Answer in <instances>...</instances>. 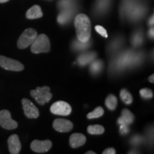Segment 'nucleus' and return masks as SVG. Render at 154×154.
<instances>
[{
    "instance_id": "1",
    "label": "nucleus",
    "mask_w": 154,
    "mask_h": 154,
    "mask_svg": "<svg viewBox=\"0 0 154 154\" xmlns=\"http://www.w3.org/2000/svg\"><path fill=\"white\" fill-rule=\"evenodd\" d=\"M74 26L79 41L82 42L89 41L91 34V24L87 15L77 14L74 20Z\"/></svg>"
},
{
    "instance_id": "2",
    "label": "nucleus",
    "mask_w": 154,
    "mask_h": 154,
    "mask_svg": "<svg viewBox=\"0 0 154 154\" xmlns=\"http://www.w3.org/2000/svg\"><path fill=\"white\" fill-rule=\"evenodd\" d=\"M31 45V51L34 54L48 53L50 51L49 38L46 34H42L37 36Z\"/></svg>"
},
{
    "instance_id": "3",
    "label": "nucleus",
    "mask_w": 154,
    "mask_h": 154,
    "mask_svg": "<svg viewBox=\"0 0 154 154\" xmlns=\"http://www.w3.org/2000/svg\"><path fill=\"white\" fill-rule=\"evenodd\" d=\"M36 37H37V32L34 29H26L19 38L17 42V47L20 49H26L33 43Z\"/></svg>"
},
{
    "instance_id": "4",
    "label": "nucleus",
    "mask_w": 154,
    "mask_h": 154,
    "mask_svg": "<svg viewBox=\"0 0 154 154\" xmlns=\"http://www.w3.org/2000/svg\"><path fill=\"white\" fill-rule=\"evenodd\" d=\"M31 96L36 100L38 104L44 105L49 102L52 98V94L50 93V88L49 86L37 87L36 89L31 91Z\"/></svg>"
},
{
    "instance_id": "5",
    "label": "nucleus",
    "mask_w": 154,
    "mask_h": 154,
    "mask_svg": "<svg viewBox=\"0 0 154 154\" xmlns=\"http://www.w3.org/2000/svg\"><path fill=\"white\" fill-rule=\"evenodd\" d=\"M0 66L11 72H21L24 69V66L21 62L5 56H0Z\"/></svg>"
},
{
    "instance_id": "6",
    "label": "nucleus",
    "mask_w": 154,
    "mask_h": 154,
    "mask_svg": "<svg viewBox=\"0 0 154 154\" xmlns=\"http://www.w3.org/2000/svg\"><path fill=\"white\" fill-rule=\"evenodd\" d=\"M0 126L7 130H13L17 128L18 124L11 119V113L8 110L0 111Z\"/></svg>"
},
{
    "instance_id": "7",
    "label": "nucleus",
    "mask_w": 154,
    "mask_h": 154,
    "mask_svg": "<svg viewBox=\"0 0 154 154\" xmlns=\"http://www.w3.org/2000/svg\"><path fill=\"white\" fill-rule=\"evenodd\" d=\"M50 111L56 115L69 116L72 113V106L66 101H59L51 105Z\"/></svg>"
},
{
    "instance_id": "8",
    "label": "nucleus",
    "mask_w": 154,
    "mask_h": 154,
    "mask_svg": "<svg viewBox=\"0 0 154 154\" xmlns=\"http://www.w3.org/2000/svg\"><path fill=\"white\" fill-rule=\"evenodd\" d=\"M22 107L25 116L29 119H37L39 116V111L37 107L30 100L23 99L22 100Z\"/></svg>"
},
{
    "instance_id": "9",
    "label": "nucleus",
    "mask_w": 154,
    "mask_h": 154,
    "mask_svg": "<svg viewBox=\"0 0 154 154\" xmlns=\"http://www.w3.org/2000/svg\"><path fill=\"white\" fill-rule=\"evenodd\" d=\"M52 146V143L51 140H34L31 143V149L36 153H46L49 151Z\"/></svg>"
},
{
    "instance_id": "10",
    "label": "nucleus",
    "mask_w": 154,
    "mask_h": 154,
    "mask_svg": "<svg viewBox=\"0 0 154 154\" xmlns=\"http://www.w3.org/2000/svg\"><path fill=\"white\" fill-rule=\"evenodd\" d=\"M53 127L56 131L61 133H66L72 131L73 124L72 121L63 119H57L54 121Z\"/></svg>"
},
{
    "instance_id": "11",
    "label": "nucleus",
    "mask_w": 154,
    "mask_h": 154,
    "mask_svg": "<svg viewBox=\"0 0 154 154\" xmlns=\"http://www.w3.org/2000/svg\"><path fill=\"white\" fill-rule=\"evenodd\" d=\"M9 151L11 154H18L22 149V144L19 140V136L17 134H13L8 138Z\"/></svg>"
},
{
    "instance_id": "12",
    "label": "nucleus",
    "mask_w": 154,
    "mask_h": 154,
    "mask_svg": "<svg viewBox=\"0 0 154 154\" xmlns=\"http://www.w3.org/2000/svg\"><path fill=\"white\" fill-rule=\"evenodd\" d=\"M86 138L82 134H73L69 138V143L73 149L80 147L86 143Z\"/></svg>"
},
{
    "instance_id": "13",
    "label": "nucleus",
    "mask_w": 154,
    "mask_h": 154,
    "mask_svg": "<svg viewBox=\"0 0 154 154\" xmlns=\"http://www.w3.org/2000/svg\"><path fill=\"white\" fill-rule=\"evenodd\" d=\"M43 17L41 7L38 5H34L29 8L26 13V17L28 19H36Z\"/></svg>"
},
{
    "instance_id": "14",
    "label": "nucleus",
    "mask_w": 154,
    "mask_h": 154,
    "mask_svg": "<svg viewBox=\"0 0 154 154\" xmlns=\"http://www.w3.org/2000/svg\"><path fill=\"white\" fill-rule=\"evenodd\" d=\"M134 121V116L128 109H124L121 112V116L118 119V124H131Z\"/></svg>"
},
{
    "instance_id": "15",
    "label": "nucleus",
    "mask_w": 154,
    "mask_h": 154,
    "mask_svg": "<svg viewBox=\"0 0 154 154\" xmlns=\"http://www.w3.org/2000/svg\"><path fill=\"white\" fill-rule=\"evenodd\" d=\"M117 103H118L117 98L114 95H113V94H110V95H109L107 96L106 99L105 104L109 110L111 111L115 110L117 106Z\"/></svg>"
},
{
    "instance_id": "16",
    "label": "nucleus",
    "mask_w": 154,
    "mask_h": 154,
    "mask_svg": "<svg viewBox=\"0 0 154 154\" xmlns=\"http://www.w3.org/2000/svg\"><path fill=\"white\" fill-rule=\"evenodd\" d=\"M104 128L101 125H91L87 128L88 134L91 135H101L104 133Z\"/></svg>"
},
{
    "instance_id": "17",
    "label": "nucleus",
    "mask_w": 154,
    "mask_h": 154,
    "mask_svg": "<svg viewBox=\"0 0 154 154\" xmlns=\"http://www.w3.org/2000/svg\"><path fill=\"white\" fill-rule=\"evenodd\" d=\"M120 97L123 102H124L126 104H131L133 102V96L128 90L126 88L121 89L120 92Z\"/></svg>"
},
{
    "instance_id": "18",
    "label": "nucleus",
    "mask_w": 154,
    "mask_h": 154,
    "mask_svg": "<svg viewBox=\"0 0 154 154\" xmlns=\"http://www.w3.org/2000/svg\"><path fill=\"white\" fill-rule=\"evenodd\" d=\"M96 57L95 53H90V54H86L80 56L79 58V63L81 65H86L89 62L93 60L94 57Z\"/></svg>"
},
{
    "instance_id": "19",
    "label": "nucleus",
    "mask_w": 154,
    "mask_h": 154,
    "mask_svg": "<svg viewBox=\"0 0 154 154\" xmlns=\"http://www.w3.org/2000/svg\"><path fill=\"white\" fill-rule=\"evenodd\" d=\"M103 113H104V110H103V108L101 106H98L97 108H96L93 111L88 113L87 118L88 119H97L102 116L103 115Z\"/></svg>"
},
{
    "instance_id": "20",
    "label": "nucleus",
    "mask_w": 154,
    "mask_h": 154,
    "mask_svg": "<svg viewBox=\"0 0 154 154\" xmlns=\"http://www.w3.org/2000/svg\"><path fill=\"white\" fill-rule=\"evenodd\" d=\"M102 67H103V63L101 61H96L92 63L91 66V71L94 74H99L101 71Z\"/></svg>"
},
{
    "instance_id": "21",
    "label": "nucleus",
    "mask_w": 154,
    "mask_h": 154,
    "mask_svg": "<svg viewBox=\"0 0 154 154\" xmlns=\"http://www.w3.org/2000/svg\"><path fill=\"white\" fill-rule=\"evenodd\" d=\"M140 95L144 99H149L153 97V91L150 88H144L140 90Z\"/></svg>"
},
{
    "instance_id": "22",
    "label": "nucleus",
    "mask_w": 154,
    "mask_h": 154,
    "mask_svg": "<svg viewBox=\"0 0 154 154\" xmlns=\"http://www.w3.org/2000/svg\"><path fill=\"white\" fill-rule=\"evenodd\" d=\"M70 19V14L69 13H61V14H59V17H58V22L61 24H65L66 22H68Z\"/></svg>"
},
{
    "instance_id": "23",
    "label": "nucleus",
    "mask_w": 154,
    "mask_h": 154,
    "mask_svg": "<svg viewBox=\"0 0 154 154\" xmlns=\"http://www.w3.org/2000/svg\"><path fill=\"white\" fill-rule=\"evenodd\" d=\"M95 29L96 32H97L98 33L100 34V35H101L102 36H103V37H105V38L108 37L106 30L102 26H100V25H96V26H95Z\"/></svg>"
},
{
    "instance_id": "24",
    "label": "nucleus",
    "mask_w": 154,
    "mask_h": 154,
    "mask_svg": "<svg viewBox=\"0 0 154 154\" xmlns=\"http://www.w3.org/2000/svg\"><path fill=\"white\" fill-rule=\"evenodd\" d=\"M88 42H76L74 44V47L76 48V49L81 50V49H84L86 48L88 46V44H87Z\"/></svg>"
},
{
    "instance_id": "25",
    "label": "nucleus",
    "mask_w": 154,
    "mask_h": 154,
    "mask_svg": "<svg viewBox=\"0 0 154 154\" xmlns=\"http://www.w3.org/2000/svg\"><path fill=\"white\" fill-rule=\"evenodd\" d=\"M120 133L121 134L124 135L128 134L129 132V128H128V125L125 124H120Z\"/></svg>"
},
{
    "instance_id": "26",
    "label": "nucleus",
    "mask_w": 154,
    "mask_h": 154,
    "mask_svg": "<svg viewBox=\"0 0 154 154\" xmlns=\"http://www.w3.org/2000/svg\"><path fill=\"white\" fill-rule=\"evenodd\" d=\"M116 153V150L113 148H109V149H106L104 151H103V154H115Z\"/></svg>"
},
{
    "instance_id": "27",
    "label": "nucleus",
    "mask_w": 154,
    "mask_h": 154,
    "mask_svg": "<svg viewBox=\"0 0 154 154\" xmlns=\"http://www.w3.org/2000/svg\"><path fill=\"white\" fill-rule=\"evenodd\" d=\"M149 36L151 38H153V27L149 30Z\"/></svg>"
},
{
    "instance_id": "28",
    "label": "nucleus",
    "mask_w": 154,
    "mask_h": 154,
    "mask_svg": "<svg viewBox=\"0 0 154 154\" xmlns=\"http://www.w3.org/2000/svg\"><path fill=\"white\" fill-rule=\"evenodd\" d=\"M149 82H151V83L154 82V75L153 74L151 75V76L149 77Z\"/></svg>"
},
{
    "instance_id": "29",
    "label": "nucleus",
    "mask_w": 154,
    "mask_h": 154,
    "mask_svg": "<svg viewBox=\"0 0 154 154\" xmlns=\"http://www.w3.org/2000/svg\"><path fill=\"white\" fill-rule=\"evenodd\" d=\"M149 24L153 25V15H152V17L149 19Z\"/></svg>"
},
{
    "instance_id": "30",
    "label": "nucleus",
    "mask_w": 154,
    "mask_h": 154,
    "mask_svg": "<svg viewBox=\"0 0 154 154\" xmlns=\"http://www.w3.org/2000/svg\"><path fill=\"white\" fill-rule=\"evenodd\" d=\"M86 154H96V153L94 151H87L86 153Z\"/></svg>"
},
{
    "instance_id": "31",
    "label": "nucleus",
    "mask_w": 154,
    "mask_h": 154,
    "mask_svg": "<svg viewBox=\"0 0 154 154\" xmlns=\"http://www.w3.org/2000/svg\"><path fill=\"white\" fill-rule=\"evenodd\" d=\"M9 0H0V3H5V2H9Z\"/></svg>"
}]
</instances>
